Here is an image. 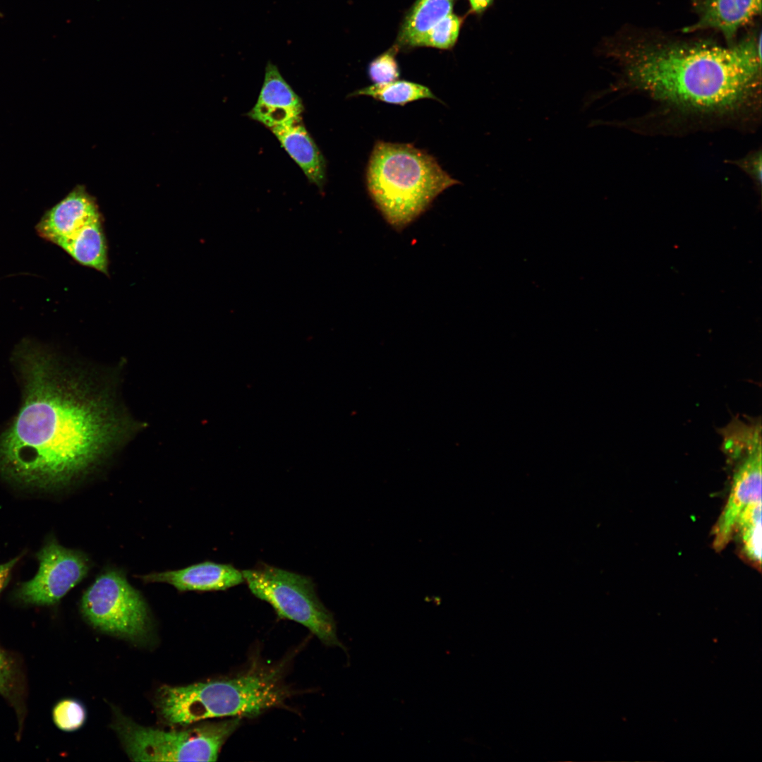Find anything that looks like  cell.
Listing matches in <instances>:
<instances>
[{
	"mask_svg": "<svg viewBox=\"0 0 762 762\" xmlns=\"http://www.w3.org/2000/svg\"><path fill=\"white\" fill-rule=\"evenodd\" d=\"M23 402L0 436V473L17 485L63 488L106 459L132 425L90 375L27 341L14 353Z\"/></svg>",
	"mask_w": 762,
	"mask_h": 762,
	"instance_id": "cell-1",
	"label": "cell"
},
{
	"mask_svg": "<svg viewBox=\"0 0 762 762\" xmlns=\"http://www.w3.org/2000/svg\"><path fill=\"white\" fill-rule=\"evenodd\" d=\"M758 39L722 47L708 42L636 44L619 55L628 81L655 99L698 111L744 102L760 81Z\"/></svg>",
	"mask_w": 762,
	"mask_h": 762,
	"instance_id": "cell-2",
	"label": "cell"
},
{
	"mask_svg": "<svg viewBox=\"0 0 762 762\" xmlns=\"http://www.w3.org/2000/svg\"><path fill=\"white\" fill-rule=\"evenodd\" d=\"M458 183L433 156L409 144L377 141L367 166L368 191L397 231L418 217L442 191Z\"/></svg>",
	"mask_w": 762,
	"mask_h": 762,
	"instance_id": "cell-3",
	"label": "cell"
},
{
	"mask_svg": "<svg viewBox=\"0 0 762 762\" xmlns=\"http://www.w3.org/2000/svg\"><path fill=\"white\" fill-rule=\"evenodd\" d=\"M287 694L276 671L253 672L229 679L164 686L159 690L157 706L169 724L188 725L207 718L255 717L280 706Z\"/></svg>",
	"mask_w": 762,
	"mask_h": 762,
	"instance_id": "cell-4",
	"label": "cell"
},
{
	"mask_svg": "<svg viewBox=\"0 0 762 762\" xmlns=\"http://www.w3.org/2000/svg\"><path fill=\"white\" fill-rule=\"evenodd\" d=\"M242 574L251 593L268 603L279 617L307 627L326 646L346 651L333 615L320 600L309 576L265 563Z\"/></svg>",
	"mask_w": 762,
	"mask_h": 762,
	"instance_id": "cell-5",
	"label": "cell"
},
{
	"mask_svg": "<svg viewBox=\"0 0 762 762\" xmlns=\"http://www.w3.org/2000/svg\"><path fill=\"white\" fill-rule=\"evenodd\" d=\"M241 719L233 717L182 731L166 732L118 718L115 728L135 761H214Z\"/></svg>",
	"mask_w": 762,
	"mask_h": 762,
	"instance_id": "cell-6",
	"label": "cell"
},
{
	"mask_svg": "<svg viewBox=\"0 0 762 762\" xmlns=\"http://www.w3.org/2000/svg\"><path fill=\"white\" fill-rule=\"evenodd\" d=\"M39 236L82 265L108 272L107 245L102 215L84 186H77L47 210L36 225Z\"/></svg>",
	"mask_w": 762,
	"mask_h": 762,
	"instance_id": "cell-7",
	"label": "cell"
},
{
	"mask_svg": "<svg viewBox=\"0 0 762 762\" xmlns=\"http://www.w3.org/2000/svg\"><path fill=\"white\" fill-rule=\"evenodd\" d=\"M751 423H736L724 434L726 453L739 462L726 504L713 528V547L716 551L722 550L730 542L745 508L761 500V424Z\"/></svg>",
	"mask_w": 762,
	"mask_h": 762,
	"instance_id": "cell-8",
	"label": "cell"
},
{
	"mask_svg": "<svg viewBox=\"0 0 762 762\" xmlns=\"http://www.w3.org/2000/svg\"><path fill=\"white\" fill-rule=\"evenodd\" d=\"M80 607L90 624L102 631L131 639L147 632V605L121 571L100 574L83 593Z\"/></svg>",
	"mask_w": 762,
	"mask_h": 762,
	"instance_id": "cell-9",
	"label": "cell"
},
{
	"mask_svg": "<svg viewBox=\"0 0 762 762\" xmlns=\"http://www.w3.org/2000/svg\"><path fill=\"white\" fill-rule=\"evenodd\" d=\"M39 568L30 580L20 583L13 599L23 605L57 603L87 574L90 562L83 552L66 548L50 538L36 554Z\"/></svg>",
	"mask_w": 762,
	"mask_h": 762,
	"instance_id": "cell-10",
	"label": "cell"
},
{
	"mask_svg": "<svg viewBox=\"0 0 762 762\" xmlns=\"http://www.w3.org/2000/svg\"><path fill=\"white\" fill-rule=\"evenodd\" d=\"M301 98L272 62L265 67L264 82L256 104L248 116L270 130L301 118Z\"/></svg>",
	"mask_w": 762,
	"mask_h": 762,
	"instance_id": "cell-11",
	"label": "cell"
},
{
	"mask_svg": "<svg viewBox=\"0 0 762 762\" xmlns=\"http://www.w3.org/2000/svg\"><path fill=\"white\" fill-rule=\"evenodd\" d=\"M140 578L145 583H167L182 592L224 591L244 582L242 571L229 564L210 561L181 569L150 573Z\"/></svg>",
	"mask_w": 762,
	"mask_h": 762,
	"instance_id": "cell-12",
	"label": "cell"
},
{
	"mask_svg": "<svg viewBox=\"0 0 762 762\" xmlns=\"http://www.w3.org/2000/svg\"><path fill=\"white\" fill-rule=\"evenodd\" d=\"M695 10L696 23L684 32L715 30L732 42L742 27L761 13V0H697Z\"/></svg>",
	"mask_w": 762,
	"mask_h": 762,
	"instance_id": "cell-13",
	"label": "cell"
},
{
	"mask_svg": "<svg viewBox=\"0 0 762 762\" xmlns=\"http://www.w3.org/2000/svg\"><path fill=\"white\" fill-rule=\"evenodd\" d=\"M271 131L309 181L322 190L326 182L325 160L301 118Z\"/></svg>",
	"mask_w": 762,
	"mask_h": 762,
	"instance_id": "cell-14",
	"label": "cell"
},
{
	"mask_svg": "<svg viewBox=\"0 0 762 762\" xmlns=\"http://www.w3.org/2000/svg\"><path fill=\"white\" fill-rule=\"evenodd\" d=\"M452 0H418L402 26L399 42L411 45L417 38L452 13Z\"/></svg>",
	"mask_w": 762,
	"mask_h": 762,
	"instance_id": "cell-15",
	"label": "cell"
},
{
	"mask_svg": "<svg viewBox=\"0 0 762 762\" xmlns=\"http://www.w3.org/2000/svg\"><path fill=\"white\" fill-rule=\"evenodd\" d=\"M25 681L20 662L0 646V694L14 708L20 734L25 718Z\"/></svg>",
	"mask_w": 762,
	"mask_h": 762,
	"instance_id": "cell-16",
	"label": "cell"
},
{
	"mask_svg": "<svg viewBox=\"0 0 762 762\" xmlns=\"http://www.w3.org/2000/svg\"><path fill=\"white\" fill-rule=\"evenodd\" d=\"M351 95L369 96L383 102L401 106L421 99L439 100L426 86L397 80L387 83L374 84L358 90Z\"/></svg>",
	"mask_w": 762,
	"mask_h": 762,
	"instance_id": "cell-17",
	"label": "cell"
},
{
	"mask_svg": "<svg viewBox=\"0 0 762 762\" xmlns=\"http://www.w3.org/2000/svg\"><path fill=\"white\" fill-rule=\"evenodd\" d=\"M742 552L755 567L761 565V500L749 504L741 514L736 525Z\"/></svg>",
	"mask_w": 762,
	"mask_h": 762,
	"instance_id": "cell-18",
	"label": "cell"
},
{
	"mask_svg": "<svg viewBox=\"0 0 762 762\" xmlns=\"http://www.w3.org/2000/svg\"><path fill=\"white\" fill-rule=\"evenodd\" d=\"M460 25L459 18L452 13L413 41L411 46L451 48L457 40Z\"/></svg>",
	"mask_w": 762,
	"mask_h": 762,
	"instance_id": "cell-19",
	"label": "cell"
},
{
	"mask_svg": "<svg viewBox=\"0 0 762 762\" xmlns=\"http://www.w3.org/2000/svg\"><path fill=\"white\" fill-rule=\"evenodd\" d=\"M86 710L78 701L66 698L59 701L53 708L52 718L56 726L65 732L80 728L86 720Z\"/></svg>",
	"mask_w": 762,
	"mask_h": 762,
	"instance_id": "cell-20",
	"label": "cell"
},
{
	"mask_svg": "<svg viewBox=\"0 0 762 762\" xmlns=\"http://www.w3.org/2000/svg\"><path fill=\"white\" fill-rule=\"evenodd\" d=\"M368 75L374 84L397 80L399 71L394 55L388 52L373 60L369 65Z\"/></svg>",
	"mask_w": 762,
	"mask_h": 762,
	"instance_id": "cell-21",
	"label": "cell"
},
{
	"mask_svg": "<svg viewBox=\"0 0 762 762\" xmlns=\"http://www.w3.org/2000/svg\"><path fill=\"white\" fill-rule=\"evenodd\" d=\"M744 169L757 181L761 180V153L751 157L744 163Z\"/></svg>",
	"mask_w": 762,
	"mask_h": 762,
	"instance_id": "cell-22",
	"label": "cell"
},
{
	"mask_svg": "<svg viewBox=\"0 0 762 762\" xmlns=\"http://www.w3.org/2000/svg\"><path fill=\"white\" fill-rule=\"evenodd\" d=\"M21 556H18L6 563L0 564V593L8 583L11 574Z\"/></svg>",
	"mask_w": 762,
	"mask_h": 762,
	"instance_id": "cell-23",
	"label": "cell"
},
{
	"mask_svg": "<svg viewBox=\"0 0 762 762\" xmlns=\"http://www.w3.org/2000/svg\"><path fill=\"white\" fill-rule=\"evenodd\" d=\"M492 1V0H468L471 9L476 13H481L485 11L490 6Z\"/></svg>",
	"mask_w": 762,
	"mask_h": 762,
	"instance_id": "cell-24",
	"label": "cell"
},
{
	"mask_svg": "<svg viewBox=\"0 0 762 762\" xmlns=\"http://www.w3.org/2000/svg\"><path fill=\"white\" fill-rule=\"evenodd\" d=\"M2 16H3V15H2V13H1V11H0V17H2Z\"/></svg>",
	"mask_w": 762,
	"mask_h": 762,
	"instance_id": "cell-25",
	"label": "cell"
}]
</instances>
